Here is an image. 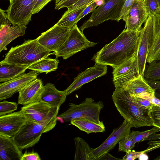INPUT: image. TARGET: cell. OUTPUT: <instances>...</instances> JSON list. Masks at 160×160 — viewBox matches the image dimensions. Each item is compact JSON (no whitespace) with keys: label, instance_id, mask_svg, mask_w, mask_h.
Listing matches in <instances>:
<instances>
[{"label":"cell","instance_id":"1","mask_svg":"<svg viewBox=\"0 0 160 160\" xmlns=\"http://www.w3.org/2000/svg\"><path fill=\"white\" fill-rule=\"evenodd\" d=\"M139 32L124 29L117 38L98 52L92 60L95 63L113 68L119 66L136 53Z\"/></svg>","mask_w":160,"mask_h":160},{"label":"cell","instance_id":"2","mask_svg":"<svg viewBox=\"0 0 160 160\" xmlns=\"http://www.w3.org/2000/svg\"><path fill=\"white\" fill-rule=\"evenodd\" d=\"M112 98L118 111L132 128L152 126L149 110L135 102L127 90L115 88Z\"/></svg>","mask_w":160,"mask_h":160},{"label":"cell","instance_id":"3","mask_svg":"<svg viewBox=\"0 0 160 160\" xmlns=\"http://www.w3.org/2000/svg\"><path fill=\"white\" fill-rule=\"evenodd\" d=\"M50 52L40 44L36 38L28 39L21 45L12 47L2 61L9 63L29 66L52 54Z\"/></svg>","mask_w":160,"mask_h":160},{"label":"cell","instance_id":"4","mask_svg":"<svg viewBox=\"0 0 160 160\" xmlns=\"http://www.w3.org/2000/svg\"><path fill=\"white\" fill-rule=\"evenodd\" d=\"M65 112L58 115L57 120L62 123L78 118H85L100 124H103L99 119L101 111L104 107L101 101L96 102L92 98H87L79 104L71 103Z\"/></svg>","mask_w":160,"mask_h":160},{"label":"cell","instance_id":"5","mask_svg":"<svg viewBox=\"0 0 160 160\" xmlns=\"http://www.w3.org/2000/svg\"><path fill=\"white\" fill-rule=\"evenodd\" d=\"M60 106H52L40 100L23 105L21 108L27 120L39 124L48 132L55 126Z\"/></svg>","mask_w":160,"mask_h":160},{"label":"cell","instance_id":"6","mask_svg":"<svg viewBox=\"0 0 160 160\" xmlns=\"http://www.w3.org/2000/svg\"><path fill=\"white\" fill-rule=\"evenodd\" d=\"M126 0H102L99 7L93 11L90 18L80 28L83 32L86 29L96 26L109 20H118L119 15Z\"/></svg>","mask_w":160,"mask_h":160},{"label":"cell","instance_id":"7","mask_svg":"<svg viewBox=\"0 0 160 160\" xmlns=\"http://www.w3.org/2000/svg\"><path fill=\"white\" fill-rule=\"evenodd\" d=\"M97 43L89 41L83 32L75 24L70 29L68 35L63 44L52 54L56 58L62 57L66 59L78 52L92 47Z\"/></svg>","mask_w":160,"mask_h":160},{"label":"cell","instance_id":"8","mask_svg":"<svg viewBox=\"0 0 160 160\" xmlns=\"http://www.w3.org/2000/svg\"><path fill=\"white\" fill-rule=\"evenodd\" d=\"M37 0H11L6 12L13 25L27 26L31 20L33 8Z\"/></svg>","mask_w":160,"mask_h":160},{"label":"cell","instance_id":"9","mask_svg":"<svg viewBox=\"0 0 160 160\" xmlns=\"http://www.w3.org/2000/svg\"><path fill=\"white\" fill-rule=\"evenodd\" d=\"M48 132L44 127L27 120L13 138L22 151L34 146L39 141L42 134Z\"/></svg>","mask_w":160,"mask_h":160},{"label":"cell","instance_id":"10","mask_svg":"<svg viewBox=\"0 0 160 160\" xmlns=\"http://www.w3.org/2000/svg\"><path fill=\"white\" fill-rule=\"evenodd\" d=\"M153 27L152 16L150 15L140 31L137 51L139 73L144 77Z\"/></svg>","mask_w":160,"mask_h":160},{"label":"cell","instance_id":"11","mask_svg":"<svg viewBox=\"0 0 160 160\" xmlns=\"http://www.w3.org/2000/svg\"><path fill=\"white\" fill-rule=\"evenodd\" d=\"M113 68V81L115 88H124L140 74L137 53L129 59Z\"/></svg>","mask_w":160,"mask_h":160},{"label":"cell","instance_id":"12","mask_svg":"<svg viewBox=\"0 0 160 160\" xmlns=\"http://www.w3.org/2000/svg\"><path fill=\"white\" fill-rule=\"evenodd\" d=\"M132 128L131 125L124 120L118 128H114L102 144L96 148H93L92 160H98L102 156L111 151L120 140L129 135Z\"/></svg>","mask_w":160,"mask_h":160},{"label":"cell","instance_id":"13","mask_svg":"<svg viewBox=\"0 0 160 160\" xmlns=\"http://www.w3.org/2000/svg\"><path fill=\"white\" fill-rule=\"evenodd\" d=\"M70 29L58 26L56 23L36 38L42 46L50 51H55L64 43Z\"/></svg>","mask_w":160,"mask_h":160},{"label":"cell","instance_id":"14","mask_svg":"<svg viewBox=\"0 0 160 160\" xmlns=\"http://www.w3.org/2000/svg\"><path fill=\"white\" fill-rule=\"evenodd\" d=\"M39 73L32 70L0 84V101L12 97L24 86L37 78Z\"/></svg>","mask_w":160,"mask_h":160},{"label":"cell","instance_id":"15","mask_svg":"<svg viewBox=\"0 0 160 160\" xmlns=\"http://www.w3.org/2000/svg\"><path fill=\"white\" fill-rule=\"evenodd\" d=\"M107 68L106 65L95 63L93 66L79 74L74 78L72 84L65 90L67 95L79 89L83 85L105 74Z\"/></svg>","mask_w":160,"mask_h":160},{"label":"cell","instance_id":"16","mask_svg":"<svg viewBox=\"0 0 160 160\" xmlns=\"http://www.w3.org/2000/svg\"><path fill=\"white\" fill-rule=\"evenodd\" d=\"M27 121L21 110L0 116V134L13 138Z\"/></svg>","mask_w":160,"mask_h":160},{"label":"cell","instance_id":"17","mask_svg":"<svg viewBox=\"0 0 160 160\" xmlns=\"http://www.w3.org/2000/svg\"><path fill=\"white\" fill-rule=\"evenodd\" d=\"M149 15L144 1L134 0L125 22V29L131 31H139L142 28V24L146 21Z\"/></svg>","mask_w":160,"mask_h":160},{"label":"cell","instance_id":"18","mask_svg":"<svg viewBox=\"0 0 160 160\" xmlns=\"http://www.w3.org/2000/svg\"><path fill=\"white\" fill-rule=\"evenodd\" d=\"M43 86L38 78L27 84L18 92V103L24 105L40 101Z\"/></svg>","mask_w":160,"mask_h":160},{"label":"cell","instance_id":"19","mask_svg":"<svg viewBox=\"0 0 160 160\" xmlns=\"http://www.w3.org/2000/svg\"><path fill=\"white\" fill-rule=\"evenodd\" d=\"M22 154L13 138L0 134L1 160H21Z\"/></svg>","mask_w":160,"mask_h":160},{"label":"cell","instance_id":"20","mask_svg":"<svg viewBox=\"0 0 160 160\" xmlns=\"http://www.w3.org/2000/svg\"><path fill=\"white\" fill-rule=\"evenodd\" d=\"M152 15L153 27L147 60L148 63L160 61V14Z\"/></svg>","mask_w":160,"mask_h":160},{"label":"cell","instance_id":"21","mask_svg":"<svg viewBox=\"0 0 160 160\" xmlns=\"http://www.w3.org/2000/svg\"><path fill=\"white\" fill-rule=\"evenodd\" d=\"M67 96L65 90L59 91L53 84L49 82L43 86L40 100L52 106L60 107Z\"/></svg>","mask_w":160,"mask_h":160},{"label":"cell","instance_id":"22","mask_svg":"<svg viewBox=\"0 0 160 160\" xmlns=\"http://www.w3.org/2000/svg\"><path fill=\"white\" fill-rule=\"evenodd\" d=\"M11 24L0 25V52L6 49L7 46L12 41L25 33L26 26L16 24L10 26Z\"/></svg>","mask_w":160,"mask_h":160},{"label":"cell","instance_id":"23","mask_svg":"<svg viewBox=\"0 0 160 160\" xmlns=\"http://www.w3.org/2000/svg\"><path fill=\"white\" fill-rule=\"evenodd\" d=\"M29 66L9 63L2 60L1 61L0 82H6L24 73Z\"/></svg>","mask_w":160,"mask_h":160},{"label":"cell","instance_id":"24","mask_svg":"<svg viewBox=\"0 0 160 160\" xmlns=\"http://www.w3.org/2000/svg\"><path fill=\"white\" fill-rule=\"evenodd\" d=\"M123 88L133 96H136L143 92L154 93L155 92V89L148 83L144 77L140 74L130 82Z\"/></svg>","mask_w":160,"mask_h":160},{"label":"cell","instance_id":"25","mask_svg":"<svg viewBox=\"0 0 160 160\" xmlns=\"http://www.w3.org/2000/svg\"><path fill=\"white\" fill-rule=\"evenodd\" d=\"M59 60L57 58L47 57L36 61L30 65L28 69L34 71L38 73L49 72L56 71L58 68Z\"/></svg>","mask_w":160,"mask_h":160},{"label":"cell","instance_id":"26","mask_svg":"<svg viewBox=\"0 0 160 160\" xmlns=\"http://www.w3.org/2000/svg\"><path fill=\"white\" fill-rule=\"evenodd\" d=\"M70 122L71 124L88 134L91 133L102 132L105 131V127L104 123L98 124L85 118L73 119Z\"/></svg>","mask_w":160,"mask_h":160},{"label":"cell","instance_id":"27","mask_svg":"<svg viewBox=\"0 0 160 160\" xmlns=\"http://www.w3.org/2000/svg\"><path fill=\"white\" fill-rule=\"evenodd\" d=\"M75 146V160H92L93 148L82 138L77 137L74 139Z\"/></svg>","mask_w":160,"mask_h":160},{"label":"cell","instance_id":"28","mask_svg":"<svg viewBox=\"0 0 160 160\" xmlns=\"http://www.w3.org/2000/svg\"><path fill=\"white\" fill-rule=\"evenodd\" d=\"M87 6L70 12L65 11L56 24L59 26L70 29L77 23L78 17Z\"/></svg>","mask_w":160,"mask_h":160},{"label":"cell","instance_id":"29","mask_svg":"<svg viewBox=\"0 0 160 160\" xmlns=\"http://www.w3.org/2000/svg\"><path fill=\"white\" fill-rule=\"evenodd\" d=\"M144 78L146 79L160 81V61H154L146 66Z\"/></svg>","mask_w":160,"mask_h":160},{"label":"cell","instance_id":"30","mask_svg":"<svg viewBox=\"0 0 160 160\" xmlns=\"http://www.w3.org/2000/svg\"><path fill=\"white\" fill-rule=\"evenodd\" d=\"M160 129L154 126L152 128L144 131H132L130 134L132 137L135 144L143 141V139L148 136L155 133L159 132Z\"/></svg>","mask_w":160,"mask_h":160},{"label":"cell","instance_id":"31","mask_svg":"<svg viewBox=\"0 0 160 160\" xmlns=\"http://www.w3.org/2000/svg\"><path fill=\"white\" fill-rule=\"evenodd\" d=\"M144 141H149L148 147L143 151L144 153H148L156 149L160 148V133H153L145 138Z\"/></svg>","mask_w":160,"mask_h":160},{"label":"cell","instance_id":"32","mask_svg":"<svg viewBox=\"0 0 160 160\" xmlns=\"http://www.w3.org/2000/svg\"><path fill=\"white\" fill-rule=\"evenodd\" d=\"M118 144L119 151L125 152L132 149L135 146L133 138L130 134L123 138L118 142Z\"/></svg>","mask_w":160,"mask_h":160},{"label":"cell","instance_id":"33","mask_svg":"<svg viewBox=\"0 0 160 160\" xmlns=\"http://www.w3.org/2000/svg\"><path fill=\"white\" fill-rule=\"evenodd\" d=\"M18 107L16 102L4 100L0 102V116L8 114L16 111Z\"/></svg>","mask_w":160,"mask_h":160},{"label":"cell","instance_id":"34","mask_svg":"<svg viewBox=\"0 0 160 160\" xmlns=\"http://www.w3.org/2000/svg\"><path fill=\"white\" fill-rule=\"evenodd\" d=\"M149 114L152 126L160 129V107L153 104L149 110Z\"/></svg>","mask_w":160,"mask_h":160},{"label":"cell","instance_id":"35","mask_svg":"<svg viewBox=\"0 0 160 160\" xmlns=\"http://www.w3.org/2000/svg\"><path fill=\"white\" fill-rule=\"evenodd\" d=\"M134 0H126L125 2L119 15L118 22L122 19L126 21Z\"/></svg>","mask_w":160,"mask_h":160},{"label":"cell","instance_id":"36","mask_svg":"<svg viewBox=\"0 0 160 160\" xmlns=\"http://www.w3.org/2000/svg\"><path fill=\"white\" fill-rule=\"evenodd\" d=\"M144 1L149 15L160 14V8L157 0H144Z\"/></svg>","mask_w":160,"mask_h":160},{"label":"cell","instance_id":"37","mask_svg":"<svg viewBox=\"0 0 160 160\" xmlns=\"http://www.w3.org/2000/svg\"><path fill=\"white\" fill-rule=\"evenodd\" d=\"M134 96L146 99L152 104L160 107V100L156 97L155 95V92H143Z\"/></svg>","mask_w":160,"mask_h":160},{"label":"cell","instance_id":"38","mask_svg":"<svg viewBox=\"0 0 160 160\" xmlns=\"http://www.w3.org/2000/svg\"><path fill=\"white\" fill-rule=\"evenodd\" d=\"M99 5L98 1L97 0L93 1L86 7L81 13L78 18L77 22L89 13L92 12Z\"/></svg>","mask_w":160,"mask_h":160},{"label":"cell","instance_id":"39","mask_svg":"<svg viewBox=\"0 0 160 160\" xmlns=\"http://www.w3.org/2000/svg\"><path fill=\"white\" fill-rule=\"evenodd\" d=\"M130 95L135 102L140 106L149 110L153 104L146 99L137 96H132L130 94Z\"/></svg>","mask_w":160,"mask_h":160},{"label":"cell","instance_id":"40","mask_svg":"<svg viewBox=\"0 0 160 160\" xmlns=\"http://www.w3.org/2000/svg\"><path fill=\"white\" fill-rule=\"evenodd\" d=\"M94 0H79L71 7L68 9L67 12H70L87 6Z\"/></svg>","mask_w":160,"mask_h":160},{"label":"cell","instance_id":"41","mask_svg":"<svg viewBox=\"0 0 160 160\" xmlns=\"http://www.w3.org/2000/svg\"><path fill=\"white\" fill-rule=\"evenodd\" d=\"M143 153V151H135L134 150H129L126 152L125 155L122 157V159L124 160H134L138 158L141 154Z\"/></svg>","mask_w":160,"mask_h":160},{"label":"cell","instance_id":"42","mask_svg":"<svg viewBox=\"0 0 160 160\" xmlns=\"http://www.w3.org/2000/svg\"><path fill=\"white\" fill-rule=\"evenodd\" d=\"M52 0H37L32 10V15L38 13L48 3Z\"/></svg>","mask_w":160,"mask_h":160},{"label":"cell","instance_id":"43","mask_svg":"<svg viewBox=\"0 0 160 160\" xmlns=\"http://www.w3.org/2000/svg\"><path fill=\"white\" fill-rule=\"evenodd\" d=\"M145 80L148 83L155 89V95L157 98L160 100V81Z\"/></svg>","mask_w":160,"mask_h":160},{"label":"cell","instance_id":"44","mask_svg":"<svg viewBox=\"0 0 160 160\" xmlns=\"http://www.w3.org/2000/svg\"><path fill=\"white\" fill-rule=\"evenodd\" d=\"M41 158L38 154L37 152H25L22 154L21 160H41Z\"/></svg>","mask_w":160,"mask_h":160},{"label":"cell","instance_id":"45","mask_svg":"<svg viewBox=\"0 0 160 160\" xmlns=\"http://www.w3.org/2000/svg\"><path fill=\"white\" fill-rule=\"evenodd\" d=\"M79 0H65L60 3L55 4V9L59 10L64 8H69Z\"/></svg>","mask_w":160,"mask_h":160},{"label":"cell","instance_id":"46","mask_svg":"<svg viewBox=\"0 0 160 160\" xmlns=\"http://www.w3.org/2000/svg\"><path fill=\"white\" fill-rule=\"evenodd\" d=\"M122 159L118 158L112 156V155L109 154V153H107L103 156H102L99 158L98 160H121Z\"/></svg>","mask_w":160,"mask_h":160},{"label":"cell","instance_id":"47","mask_svg":"<svg viewBox=\"0 0 160 160\" xmlns=\"http://www.w3.org/2000/svg\"><path fill=\"white\" fill-rule=\"evenodd\" d=\"M138 158L139 160H148V157L146 153H143L140 155Z\"/></svg>","mask_w":160,"mask_h":160},{"label":"cell","instance_id":"48","mask_svg":"<svg viewBox=\"0 0 160 160\" xmlns=\"http://www.w3.org/2000/svg\"><path fill=\"white\" fill-rule=\"evenodd\" d=\"M65 0H56L55 2V4H58L59 3H60Z\"/></svg>","mask_w":160,"mask_h":160},{"label":"cell","instance_id":"49","mask_svg":"<svg viewBox=\"0 0 160 160\" xmlns=\"http://www.w3.org/2000/svg\"><path fill=\"white\" fill-rule=\"evenodd\" d=\"M154 160H160V156H158L157 158H155L154 159Z\"/></svg>","mask_w":160,"mask_h":160},{"label":"cell","instance_id":"50","mask_svg":"<svg viewBox=\"0 0 160 160\" xmlns=\"http://www.w3.org/2000/svg\"><path fill=\"white\" fill-rule=\"evenodd\" d=\"M160 7V0H157Z\"/></svg>","mask_w":160,"mask_h":160},{"label":"cell","instance_id":"51","mask_svg":"<svg viewBox=\"0 0 160 160\" xmlns=\"http://www.w3.org/2000/svg\"><path fill=\"white\" fill-rule=\"evenodd\" d=\"M142 0L144 1V0Z\"/></svg>","mask_w":160,"mask_h":160},{"label":"cell","instance_id":"52","mask_svg":"<svg viewBox=\"0 0 160 160\" xmlns=\"http://www.w3.org/2000/svg\"><path fill=\"white\" fill-rule=\"evenodd\" d=\"M9 0V1H11V0Z\"/></svg>","mask_w":160,"mask_h":160}]
</instances>
